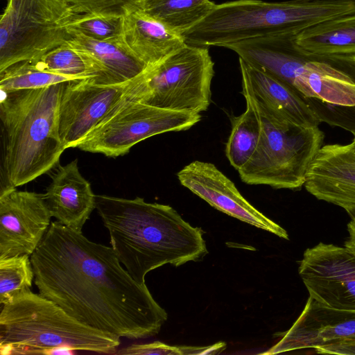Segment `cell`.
I'll return each instance as SVG.
<instances>
[{
  "label": "cell",
  "instance_id": "8",
  "mask_svg": "<svg viewBox=\"0 0 355 355\" xmlns=\"http://www.w3.org/2000/svg\"><path fill=\"white\" fill-rule=\"evenodd\" d=\"M76 15L64 0H8L0 20V72L71 40L67 26Z\"/></svg>",
  "mask_w": 355,
  "mask_h": 355
},
{
  "label": "cell",
  "instance_id": "6",
  "mask_svg": "<svg viewBox=\"0 0 355 355\" xmlns=\"http://www.w3.org/2000/svg\"><path fill=\"white\" fill-rule=\"evenodd\" d=\"M242 94L254 110L261 132L252 156L238 171L240 178L248 184L301 189L309 165L322 146L324 132L318 126L286 121L261 101L243 80Z\"/></svg>",
  "mask_w": 355,
  "mask_h": 355
},
{
  "label": "cell",
  "instance_id": "22",
  "mask_svg": "<svg viewBox=\"0 0 355 355\" xmlns=\"http://www.w3.org/2000/svg\"><path fill=\"white\" fill-rule=\"evenodd\" d=\"M35 62L53 73L78 79L92 78L98 84L102 82L101 67L89 54L71 46L67 42L49 51Z\"/></svg>",
  "mask_w": 355,
  "mask_h": 355
},
{
  "label": "cell",
  "instance_id": "9",
  "mask_svg": "<svg viewBox=\"0 0 355 355\" xmlns=\"http://www.w3.org/2000/svg\"><path fill=\"white\" fill-rule=\"evenodd\" d=\"M200 119V114L162 109L121 98L76 148L116 157L147 138L189 130Z\"/></svg>",
  "mask_w": 355,
  "mask_h": 355
},
{
  "label": "cell",
  "instance_id": "1",
  "mask_svg": "<svg viewBox=\"0 0 355 355\" xmlns=\"http://www.w3.org/2000/svg\"><path fill=\"white\" fill-rule=\"evenodd\" d=\"M39 293L80 322L130 340L157 335L166 311L123 268L112 247L52 221L31 255Z\"/></svg>",
  "mask_w": 355,
  "mask_h": 355
},
{
  "label": "cell",
  "instance_id": "17",
  "mask_svg": "<svg viewBox=\"0 0 355 355\" xmlns=\"http://www.w3.org/2000/svg\"><path fill=\"white\" fill-rule=\"evenodd\" d=\"M121 38L147 67L183 47V37L139 8L123 15Z\"/></svg>",
  "mask_w": 355,
  "mask_h": 355
},
{
  "label": "cell",
  "instance_id": "30",
  "mask_svg": "<svg viewBox=\"0 0 355 355\" xmlns=\"http://www.w3.org/2000/svg\"><path fill=\"white\" fill-rule=\"evenodd\" d=\"M350 1H355V0H350Z\"/></svg>",
  "mask_w": 355,
  "mask_h": 355
},
{
  "label": "cell",
  "instance_id": "28",
  "mask_svg": "<svg viewBox=\"0 0 355 355\" xmlns=\"http://www.w3.org/2000/svg\"><path fill=\"white\" fill-rule=\"evenodd\" d=\"M348 236L344 246L355 254V218H351L347 226Z\"/></svg>",
  "mask_w": 355,
  "mask_h": 355
},
{
  "label": "cell",
  "instance_id": "19",
  "mask_svg": "<svg viewBox=\"0 0 355 355\" xmlns=\"http://www.w3.org/2000/svg\"><path fill=\"white\" fill-rule=\"evenodd\" d=\"M292 44L307 57H355V13L308 28L296 35Z\"/></svg>",
  "mask_w": 355,
  "mask_h": 355
},
{
  "label": "cell",
  "instance_id": "12",
  "mask_svg": "<svg viewBox=\"0 0 355 355\" xmlns=\"http://www.w3.org/2000/svg\"><path fill=\"white\" fill-rule=\"evenodd\" d=\"M42 193L12 188L0 192V259L37 249L51 223Z\"/></svg>",
  "mask_w": 355,
  "mask_h": 355
},
{
  "label": "cell",
  "instance_id": "18",
  "mask_svg": "<svg viewBox=\"0 0 355 355\" xmlns=\"http://www.w3.org/2000/svg\"><path fill=\"white\" fill-rule=\"evenodd\" d=\"M242 80L266 105L286 121L300 126L317 127L320 121L287 83L239 58Z\"/></svg>",
  "mask_w": 355,
  "mask_h": 355
},
{
  "label": "cell",
  "instance_id": "27",
  "mask_svg": "<svg viewBox=\"0 0 355 355\" xmlns=\"http://www.w3.org/2000/svg\"><path fill=\"white\" fill-rule=\"evenodd\" d=\"M76 14L98 13L123 15L137 9L145 0H64Z\"/></svg>",
  "mask_w": 355,
  "mask_h": 355
},
{
  "label": "cell",
  "instance_id": "25",
  "mask_svg": "<svg viewBox=\"0 0 355 355\" xmlns=\"http://www.w3.org/2000/svg\"><path fill=\"white\" fill-rule=\"evenodd\" d=\"M34 277L31 256L23 254L0 259L1 306L30 291Z\"/></svg>",
  "mask_w": 355,
  "mask_h": 355
},
{
  "label": "cell",
  "instance_id": "26",
  "mask_svg": "<svg viewBox=\"0 0 355 355\" xmlns=\"http://www.w3.org/2000/svg\"><path fill=\"white\" fill-rule=\"evenodd\" d=\"M123 17L98 13L76 14L67 24V29L71 35L76 33L96 40H115L121 37Z\"/></svg>",
  "mask_w": 355,
  "mask_h": 355
},
{
  "label": "cell",
  "instance_id": "5",
  "mask_svg": "<svg viewBox=\"0 0 355 355\" xmlns=\"http://www.w3.org/2000/svg\"><path fill=\"white\" fill-rule=\"evenodd\" d=\"M120 337L84 324L31 290L0 313L1 354H67L68 349L115 354Z\"/></svg>",
  "mask_w": 355,
  "mask_h": 355
},
{
  "label": "cell",
  "instance_id": "7",
  "mask_svg": "<svg viewBox=\"0 0 355 355\" xmlns=\"http://www.w3.org/2000/svg\"><path fill=\"white\" fill-rule=\"evenodd\" d=\"M214 76L209 47L186 44L131 80L122 98L200 114L210 105Z\"/></svg>",
  "mask_w": 355,
  "mask_h": 355
},
{
  "label": "cell",
  "instance_id": "16",
  "mask_svg": "<svg viewBox=\"0 0 355 355\" xmlns=\"http://www.w3.org/2000/svg\"><path fill=\"white\" fill-rule=\"evenodd\" d=\"M52 217L61 225L82 232L96 209V196L90 183L79 171L78 159L59 166L42 194Z\"/></svg>",
  "mask_w": 355,
  "mask_h": 355
},
{
  "label": "cell",
  "instance_id": "10",
  "mask_svg": "<svg viewBox=\"0 0 355 355\" xmlns=\"http://www.w3.org/2000/svg\"><path fill=\"white\" fill-rule=\"evenodd\" d=\"M298 272L318 303L355 311V254L346 247L320 242L307 248Z\"/></svg>",
  "mask_w": 355,
  "mask_h": 355
},
{
  "label": "cell",
  "instance_id": "29",
  "mask_svg": "<svg viewBox=\"0 0 355 355\" xmlns=\"http://www.w3.org/2000/svg\"><path fill=\"white\" fill-rule=\"evenodd\" d=\"M353 150H354L355 152V137L353 139L352 143L350 144Z\"/></svg>",
  "mask_w": 355,
  "mask_h": 355
},
{
  "label": "cell",
  "instance_id": "3",
  "mask_svg": "<svg viewBox=\"0 0 355 355\" xmlns=\"http://www.w3.org/2000/svg\"><path fill=\"white\" fill-rule=\"evenodd\" d=\"M66 83L1 92L0 192L28 183L58 164L66 149L58 128Z\"/></svg>",
  "mask_w": 355,
  "mask_h": 355
},
{
  "label": "cell",
  "instance_id": "23",
  "mask_svg": "<svg viewBox=\"0 0 355 355\" xmlns=\"http://www.w3.org/2000/svg\"><path fill=\"white\" fill-rule=\"evenodd\" d=\"M244 112L234 117L225 146V155L230 164L239 171L252 156L260 137V123L257 114L248 101Z\"/></svg>",
  "mask_w": 355,
  "mask_h": 355
},
{
  "label": "cell",
  "instance_id": "20",
  "mask_svg": "<svg viewBox=\"0 0 355 355\" xmlns=\"http://www.w3.org/2000/svg\"><path fill=\"white\" fill-rule=\"evenodd\" d=\"M67 42L89 54L103 71L102 85L121 84L132 80L148 67L125 45L122 38L101 41L72 33Z\"/></svg>",
  "mask_w": 355,
  "mask_h": 355
},
{
  "label": "cell",
  "instance_id": "14",
  "mask_svg": "<svg viewBox=\"0 0 355 355\" xmlns=\"http://www.w3.org/2000/svg\"><path fill=\"white\" fill-rule=\"evenodd\" d=\"M278 335L281 336L279 340L261 354L355 342V311L327 307L309 297L293 324Z\"/></svg>",
  "mask_w": 355,
  "mask_h": 355
},
{
  "label": "cell",
  "instance_id": "15",
  "mask_svg": "<svg viewBox=\"0 0 355 355\" xmlns=\"http://www.w3.org/2000/svg\"><path fill=\"white\" fill-rule=\"evenodd\" d=\"M320 200L355 211V152L351 144L322 146L308 168L304 184Z\"/></svg>",
  "mask_w": 355,
  "mask_h": 355
},
{
  "label": "cell",
  "instance_id": "2",
  "mask_svg": "<svg viewBox=\"0 0 355 355\" xmlns=\"http://www.w3.org/2000/svg\"><path fill=\"white\" fill-rule=\"evenodd\" d=\"M96 209L119 260L139 284L155 268L197 261L208 253L202 230L169 205L96 195Z\"/></svg>",
  "mask_w": 355,
  "mask_h": 355
},
{
  "label": "cell",
  "instance_id": "4",
  "mask_svg": "<svg viewBox=\"0 0 355 355\" xmlns=\"http://www.w3.org/2000/svg\"><path fill=\"white\" fill-rule=\"evenodd\" d=\"M355 13L350 0H234L212 11L182 34L187 44L223 46L268 35L295 37L321 22Z\"/></svg>",
  "mask_w": 355,
  "mask_h": 355
},
{
  "label": "cell",
  "instance_id": "11",
  "mask_svg": "<svg viewBox=\"0 0 355 355\" xmlns=\"http://www.w3.org/2000/svg\"><path fill=\"white\" fill-rule=\"evenodd\" d=\"M131 80L102 85L92 78L67 82L59 105L58 128L64 148H76L121 101Z\"/></svg>",
  "mask_w": 355,
  "mask_h": 355
},
{
  "label": "cell",
  "instance_id": "13",
  "mask_svg": "<svg viewBox=\"0 0 355 355\" xmlns=\"http://www.w3.org/2000/svg\"><path fill=\"white\" fill-rule=\"evenodd\" d=\"M180 184L215 209L288 240L287 232L254 208L214 164L199 160L177 173Z\"/></svg>",
  "mask_w": 355,
  "mask_h": 355
},
{
  "label": "cell",
  "instance_id": "21",
  "mask_svg": "<svg viewBox=\"0 0 355 355\" xmlns=\"http://www.w3.org/2000/svg\"><path fill=\"white\" fill-rule=\"evenodd\" d=\"M216 4L210 0H145L139 8L182 35L205 18Z\"/></svg>",
  "mask_w": 355,
  "mask_h": 355
},
{
  "label": "cell",
  "instance_id": "24",
  "mask_svg": "<svg viewBox=\"0 0 355 355\" xmlns=\"http://www.w3.org/2000/svg\"><path fill=\"white\" fill-rule=\"evenodd\" d=\"M81 80L41 68L35 62L24 61L0 72L1 92L38 89L73 80Z\"/></svg>",
  "mask_w": 355,
  "mask_h": 355
}]
</instances>
